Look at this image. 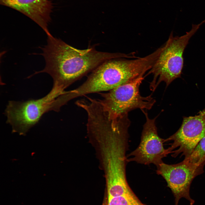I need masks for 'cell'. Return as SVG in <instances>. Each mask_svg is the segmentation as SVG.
Instances as JSON below:
<instances>
[{"label": "cell", "mask_w": 205, "mask_h": 205, "mask_svg": "<svg viewBox=\"0 0 205 205\" xmlns=\"http://www.w3.org/2000/svg\"><path fill=\"white\" fill-rule=\"evenodd\" d=\"M45 62L44 68L33 75L45 73L52 78V89L61 93L74 82L108 60L124 58L125 54L102 52L93 47L79 49L52 35L40 48Z\"/></svg>", "instance_id": "6da1fadb"}, {"label": "cell", "mask_w": 205, "mask_h": 205, "mask_svg": "<svg viewBox=\"0 0 205 205\" xmlns=\"http://www.w3.org/2000/svg\"><path fill=\"white\" fill-rule=\"evenodd\" d=\"M148 69L147 63L143 57L134 60L118 58L108 60L92 71L79 86L67 91V97L71 101L90 93L109 91L144 76Z\"/></svg>", "instance_id": "7a4b0ae2"}, {"label": "cell", "mask_w": 205, "mask_h": 205, "mask_svg": "<svg viewBox=\"0 0 205 205\" xmlns=\"http://www.w3.org/2000/svg\"><path fill=\"white\" fill-rule=\"evenodd\" d=\"M204 22L205 20L198 24H192L190 30L181 36H174L173 32L171 33L147 74L153 75L149 85L151 91H154L162 82H165L167 87L175 79L181 77L183 66L184 50L190 38Z\"/></svg>", "instance_id": "3957f363"}, {"label": "cell", "mask_w": 205, "mask_h": 205, "mask_svg": "<svg viewBox=\"0 0 205 205\" xmlns=\"http://www.w3.org/2000/svg\"><path fill=\"white\" fill-rule=\"evenodd\" d=\"M60 95L51 89L44 97L25 101H9L5 110L7 122L12 127L13 132L24 135L35 125L45 113L59 111L62 106Z\"/></svg>", "instance_id": "277c9868"}, {"label": "cell", "mask_w": 205, "mask_h": 205, "mask_svg": "<svg viewBox=\"0 0 205 205\" xmlns=\"http://www.w3.org/2000/svg\"><path fill=\"white\" fill-rule=\"evenodd\" d=\"M144 78L140 76L107 93L101 94L99 101L109 118L117 119L137 109H150L155 101L151 95L141 96L139 88Z\"/></svg>", "instance_id": "5b68a950"}, {"label": "cell", "mask_w": 205, "mask_h": 205, "mask_svg": "<svg viewBox=\"0 0 205 205\" xmlns=\"http://www.w3.org/2000/svg\"><path fill=\"white\" fill-rule=\"evenodd\" d=\"M205 162L194 163L184 159L177 164L169 165L163 162L156 166V173L166 181L175 197V205L184 198L193 205L194 201L190 195L191 184L193 179L202 173Z\"/></svg>", "instance_id": "8992f818"}, {"label": "cell", "mask_w": 205, "mask_h": 205, "mask_svg": "<svg viewBox=\"0 0 205 205\" xmlns=\"http://www.w3.org/2000/svg\"><path fill=\"white\" fill-rule=\"evenodd\" d=\"M146 122L143 126L140 143L138 147L127 155L128 162L134 161L145 165L153 164L156 166L163 162L162 159L170 152L164 147V139L158 135L155 120L150 118L147 112L141 110Z\"/></svg>", "instance_id": "52a82bcc"}, {"label": "cell", "mask_w": 205, "mask_h": 205, "mask_svg": "<svg viewBox=\"0 0 205 205\" xmlns=\"http://www.w3.org/2000/svg\"><path fill=\"white\" fill-rule=\"evenodd\" d=\"M205 135V109L194 116L183 118L179 130L167 139L165 142L173 141L167 149L172 156L176 157L180 153L189 157Z\"/></svg>", "instance_id": "ba28073f"}, {"label": "cell", "mask_w": 205, "mask_h": 205, "mask_svg": "<svg viewBox=\"0 0 205 205\" xmlns=\"http://www.w3.org/2000/svg\"><path fill=\"white\" fill-rule=\"evenodd\" d=\"M0 3L24 14L37 24L47 36L51 35L48 29L53 8L50 0H0Z\"/></svg>", "instance_id": "9c48e42d"}, {"label": "cell", "mask_w": 205, "mask_h": 205, "mask_svg": "<svg viewBox=\"0 0 205 205\" xmlns=\"http://www.w3.org/2000/svg\"><path fill=\"white\" fill-rule=\"evenodd\" d=\"M128 150L124 148L113 149L104 156L100 164L106 183L116 184L127 180L126 166Z\"/></svg>", "instance_id": "30bf717a"}, {"label": "cell", "mask_w": 205, "mask_h": 205, "mask_svg": "<svg viewBox=\"0 0 205 205\" xmlns=\"http://www.w3.org/2000/svg\"><path fill=\"white\" fill-rule=\"evenodd\" d=\"M107 205H143L132 192L121 196L108 197Z\"/></svg>", "instance_id": "8fae6325"}, {"label": "cell", "mask_w": 205, "mask_h": 205, "mask_svg": "<svg viewBox=\"0 0 205 205\" xmlns=\"http://www.w3.org/2000/svg\"><path fill=\"white\" fill-rule=\"evenodd\" d=\"M184 159L194 163L205 162V135L191 155Z\"/></svg>", "instance_id": "7c38bea8"}, {"label": "cell", "mask_w": 205, "mask_h": 205, "mask_svg": "<svg viewBox=\"0 0 205 205\" xmlns=\"http://www.w3.org/2000/svg\"><path fill=\"white\" fill-rule=\"evenodd\" d=\"M103 205H107V199L106 200H105Z\"/></svg>", "instance_id": "4fadbf2b"}]
</instances>
